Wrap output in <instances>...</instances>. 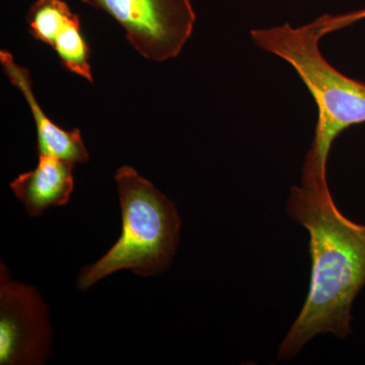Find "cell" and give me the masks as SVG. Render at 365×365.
Listing matches in <instances>:
<instances>
[{"label":"cell","instance_id":"obj_7","mask_svg":"<svg viewBox=\"0 0 365 365\" xmlns=\"http://www.w3.org/2000/svg\"><path fill=\"white\" fill-rule=\"evenodd\" d=\"M0 63L11 85L25 97L37 128V150L39 155H52L73 163L88 162V155L78 129L67 131L49 119L34 95L30 72L14 61L7 50L0 51Z\"/></svg>","mask_w":365,"mask_h":365},{"label":"cell","instance_id":"obj_5","mask_svg":"<svg viewBox=\"0 0 365 365\" xmlns=\"http://www.w3.org/2000/svg\"><path fill=\"white\" fill-rule=\"evenodd\" d=\"M49 314L35 287L11 279L0 266V364H43L50 353Z\"/></svg>","mask_w":365,"mask_h":365},{"label":"cell","instance_id":"obj_2","mask_svg":"<svg viewBox=\"0 0 365 365\" xmlns=\"http://www.w3.org/2000/svg\"><path fill=\"white\" fill-rule=\"evenodd\" d=\"M322 35L316 21L294 28L288 24L251 32L255 44L288 62L318 108V122L302 174L327 177L335 139L349 127L365 123V83L331 66L319 51Z\"/></svg>","mask_w":365,"mask_h":365},{"label":"cell","instance_id":"obj_9","mask_svg":"<svg viewBox=\"0 0 365 365\" xmlns=\"http://www.w3.org/2000/svg\"><path fill=\"white\" fill-rule=\"evenodd\" d=\"M364 19H365V9L341 14V16H324L319 18V24H321L325 35H328V34L352 25V24L356 23L357 21L364 20Z\"/></svg>","mask_w":365,"mask_h":365},{"label":"cell","instance_id":"obj_6","mask_svg":"<svg viewBox=\"0 0 365 365\" xmlns=\"http://www.w3.org/2000/svg\"><path fill=\"white\" fill-rule=\"evenodd\" d=\"M26 21L31 35L51 46L64 68L93 83L90 49L81 35L79 16L64 0H36Z\"/></svg>","mask_w":365,"mask_h":365},{"label":"cell","instance_id":"obj_3","mask_svg":"<svg viewBox=\"0 0 365 365\" xmlns=\"http://www.w3.org/2000/svg\"><path fill=\"white\" fill-rule=\"evenodd\" d=\"M122 213V234L96 263L81 269L79 290L124 269L148 277L170 267L179 244L181 218L176 205L136 170L123 165L115 175Z\"/></svg>","mask_w":365,"mask_h":365},{"label":"cell","instance_id":"obj_8","mask_svg":"<svg viewBox=\"0 0 365 365\" xmlns=\"http://www.w3.org/2000/svg\"><path fill=\"white\" fill-rule=\"evenodd\" d=\"M74 165L52 155H39L35 169L21 174L11 182L14 195L29 215L38 217L48 208L66 205L71 201Z\"/></svg>","mask_w":365,"mask_h":365},{"label":"cell","instance_id":"obj_4","mask_svg":"<svg viewBox=\"0 0 365 365\" xmlns=\"http://www.w3.org/2000/svg\"><path fill=\"white\" fill-rule=\"evenodd\" d=\"M105 11L146 59L175 58L191 37L196 16L190 0H81Z\"/></svg>","mask_w":365,"mask_h":365},{"label":"cell","instance_id":"obj_1","mask_svg":"<svg viewBox=\"0 0 365 365\" xmlns=\"http://www.w3.org/2000/svg\"><path fill=\"white\" fill-rule=\"evenodd\" d=\"M287 211L309 232L312 271L306 302L278 350L280 360L294 359L319 334L347 337L353 304L365 285V225L341 212L327 178L302 175Z\"/></svg>","mask_w":365,"mask_h":365}]
</instances>
